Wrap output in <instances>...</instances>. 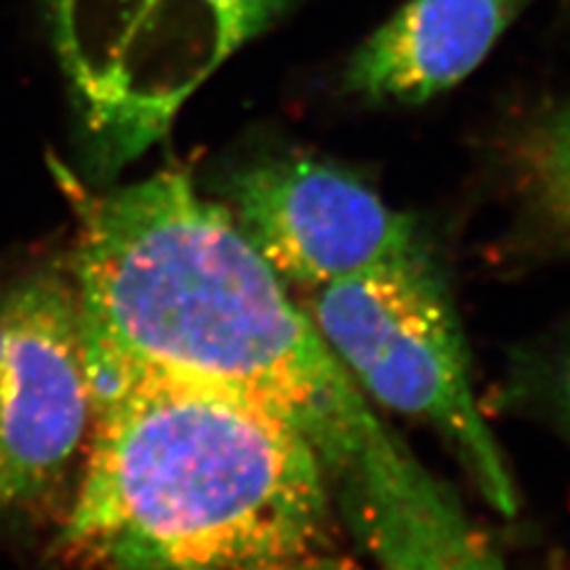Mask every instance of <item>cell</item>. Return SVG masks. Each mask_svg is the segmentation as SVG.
Wrapping results in <instances>:
<instances>
[{"mask_svg":"<svg viewBox=\"0 0 570 570\" xmlns=\"http://www.w3.org/2000/svg\"><path fill=\"white\" fill-rule=\"evenodd\" d=\"M532 167L542 198L570 226V100L559 105L534 134Z\"/></svg>","mask_w":570,"mask_h":570,"instance_id":"8","label":"cell"},{"mask_svg":"<svg viewBox=\"0 0 570 570\" xmlns=\"http://www.w3.org/2000/svg\"><path fill=\"white\" fill-rule=\"evenodd\" d=\"M483 570H504V566L497 563V566H490V568H483Z\"/></svg>","mask_w":570,"mask_h":570,"instance_id":"11","label":"cell"},{"mask_svg":"<svg viewBox=\"0 0 570 570\" xmlns=\"http://www.w3.org/2000/svg\"><path fill=\"white\" fill-rule=\"evenodd\" d=\"M228 212L272 269L321 285L431 259L416 224L360 176L309 155H269L228 181Z\"/></svg>","mask_w":570,"mask_h":570,"instance_id":"6","label":"cell"},{"mask_svg":"<svg viewBox=\"0 0 570 570\" xmlns=\"http://www.w3.org/2000/svg\"><path fill=\"white\" fill-rule=\"evenodd\" d=\"M91 421L75 281L43 266L6 291L0 513L33 519L56 502Z\"/></svg>","mask_w":570,"mask_h":570,"instance_id":"5","label":"cell"},{"mask_svg":"<svg viewBox=\"0 0 570 570\" xmlns=\"http://www.w3.org/2000/svg\"><path fill=\"white\" fill-rule=\"evenodd\" d=\"M6 352V291L0 293V364H3Z\"/></svg>","mask_w":570,"mask_h":570,"instance_id":"10","label":"cell"},{"mask_svg":"<svg viewBox=\"0 0 570 570\" xmlns=\"http://www.w3.org/2000/svg\"><path fill=\"white\" fill-rule=\"evenodd\" d=\"M551 402H554V414L570 438V352L557 364L554 376H551Z\"/></svg>","mask_w":570,"mask_h":570,"instance_id":"9","label":"cell"},{"mask_svg":"<svg viewBox=\"0 0 570 570\" xmlns=\"http://www.w3.org/2000/svg\"><path fill=\"white\" fill-rule=\"evenodd\" d=\"M50 167L77 219L71 281L94 404L136 381L224 392L305 438L352 542L381 570L497 559L454 492L373 414L226 205L178 169L94 193L58 159Z\"/></svg>","mask_w":570,"mask_h":570,"instance_id":"1","label":"cell"},{"mask_svg":"<svg viewBox=\"0 0 570 570\" xmlns=\"http://www.w3.org/2000/svg\"><path fill=\"white\" fill-rule=\"evenodd\" d=\"M299 0H48L86 171L110 181Z\"/></svg>","mask_w":570,"mask_h":570,"instance_id":"3","label":"cell"},{"mask_svg":"<svg viewBox=\"0 0 570 570\" xmlns=\"http://www.w3.org/2000/svg\"><path fill=\"white\" fill-rule=\"evenodd\" d=\"M534 0H406L356 46L343 94L379 105H423L485 62Z\"/></svg>","mask_w":570,"mask_h":570,"instance_id":"7","label":"cell"},{"mask_svg":"<svg viewBox=\"0 0 570 570\" xmlns=\"http://www.w3.org/2000/svg\"><path fill=\"white\" fill-rule=\"evenodd\" d=\"M309 312L366 397L435 428L485 502L515 515L519 494L478 409L466 343L433 257L321 285Z\"/></svg>","mask_w":570,"mask_h":570,"instance_id":"4","label":"cell"},{"mask_svg":"<svg viewBox=\"0 0 570 570\" xmlns=\"http://www.w3.org/2000/svg\"><path fill=\"white\" fill-rule=\"evenodd\" d=\"M314 450L224 392L136 381L94 404L56 542L71 570H356Z\"/></svg>","mask_w":570,"mask_h":570,"instance_id":"2","label":"cell"}]
</instances>
